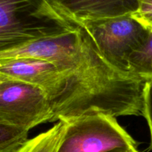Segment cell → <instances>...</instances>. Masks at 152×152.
Segmentation results:
<instances>
[{"mask_svg": "<svg viewBox=\"0 0 152 152\" xmlns=\"http://www.w3.org/2000/svg\"><path fill=\"white\" fill-rule=\"evenodd\" d=\"M127 152H140L138 151L137 148H134V149H132V150H130V151H127Z\"/></svg>", "mask_w": 152, "mask_h": 152, "instance_id": "obj_12", "label": "cell"}, {"mask_svg": "<svg viewBox=\"0 0 152 152\" xmlns=\"http://www.w3.org/2000/svg\"><path fill=\"white\" fill-rule=\"evenodd\" d=\"M65 130L56 152H127L137 142L116 117L102 113L63 121Z\"/></svg>", "mask_w": 152, "mask_h": 152, "instance_id": "obj_3", "label": "cell"}, {"mask_svg": "<svg viewBox=\"0 0 152 152\" xmlns=\"http://www.w3.org/2000/svg\"><path fill=\"white\" fill-rule=\"evenodd\" d=\"M50 0H0V51L78 28Z\"/></svg>", "mask_w": 152, "mask_h": 152, "instance_id": "obj_2", "label": "cell"}, {"mask_svg": "<svg viewBox=\"0 0 152 152\" xmlns=\"http://www.w3.org/2000/svg\"><path fill=\"white\" fill-rule=\"evenodd\" d=\"M81 25L105 59L125 72H129L128 61L130 55L140 45L148 33L131 16L87 21Z\"/></svg>", "mask_w": 152, "mask_h": 152, "instance_id": "obj_4", "label": "cell"}, {"mask_svg": "<svg viewBox=\"0 0 152 152\" xmlns=\"http://www.w3.org/2000/svg\"><path fill=\"white\" fill-rule=\"evenodd\" d=\"M62 13L79 25L87 21L131 16L137 0H50Z\"/></svg>", "mask_w": 152, "mask_h": 152, "instance_id": "obj_6", "label": "cell"}, {"mask_svg": "<svg viewBox=\"0 0 152 152\" xmlns=\"http://www.w3.org/2000/svg\"><path fill=\"white\" fill-rule=\"evenodd\" d=\"M142 116L146 120L149 129L152 150V81L146 82L144 86Z\"/></svg>", "mask_w": 152, "mask_h": 152, "instance_id": "obj_11", "label": "cell"}, {"mask_svg": "<svg viewBox=\"0 0 152 152\" xmlns=\"http://www.w3.org/2000/svg\"><path fill=\"white\" fill-rule=\"evenodd\" d=\"M29 131L0 123V152H16L28 140Z\"/></svg>", "mask_w": 152, "mask_h": 152, "instance_id": "obj_9", "label": "cell"}, {"mask_svg": "<svg viewBox=\"0 0 152 152\" xmlns=\"http://www.w3.org/2000/svg\"><path fill=\"white\" fill-rule=\"evenodd\" d=\"M129 72L144 83L152 81V32L148 31L140 45L128 61Z\"/></svg>", "mask_w": 152, "mask_h": 152, "instance_id": "obj_7", "label": "cell"}, {"mask_svg": "<svg viewBox=\"0 0 152 152\" xmlns=\"http://www.w3.org/2000/svg\"><path fill=\"white\" fill-rule=\"evenodd\" d=\"M65 123L59 121L49 130L28 140L16 152H56L63 136Z\"/></svg>", "mask_w": 152, "mask_h": 152, "instance_id": "obj_8", "label": "cell"}, {"mask_svg": "<svg viewBox=\"0 0 152 152\" xmlns=\"http://www.w3.org/2000/svg\"><path fill=\"white\" fill-rule=\"evenodd\" d=\"M53 112L45 93L34 85L0 79V123L30 131L51 123Z\"/></svg>", "mask_w": 152, "mask_h": 152, "instance_id": "obj_5", "label": "cell"}, {"mask_svg": "<svg viewBox=\"0 0 152 152\" xmlns=\"http://www.w3.org/2000/svg\"><path fill=\"white\" fill-rule=\"evenodd\" d=\"M19 57L53 63L39 86L53 112L51 123L93 113L114 117L142 116L145 83L111 65L83 25L0 52V59Z\"/></svg>", "mask_w": 152, "mask_h": 152, "instance_id": "obj_1", "label": "cell"}, {"mask_svg": "<svg viewBox=\"0 0 152 152\" xmlns=\"http://www.w3.org/2000/svg\"><path fill=\"white\" fill-rule=\"evenodd\" d=\"M137 8L131 15L145 29L152 32V0H137Z\"/></svg>", "mask_w": 152, "mask_h": 152, "instance_id": "obj_10", "label": "cell"}]
</instances>
